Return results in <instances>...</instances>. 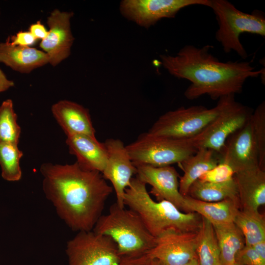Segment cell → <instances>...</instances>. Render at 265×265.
<instances>
[{
  "mask_svg": "<svg viewBox=\"0 0 265 265\" xmlns=\"http://www.w3.org/2000/svg\"><path fill=\"white\" fill-rule=\"evenodd\" d=\"M42 189L58 216L73 231L93 230L113 191L100 172L72 164L43 163Z\"/></svg>",
  "mask_w": 265,
  "mask_h": 265,
  "instance_id": "obj_1",
  "label": "cell"
},
{
  "mask_svg": "<svg viewBox=\"0 0 265 265\" xmlns=\"http://www.w3.org/2000/svg\"><path fill=\"white\" fill-rule=\"evenodd\" d=\"M212 46L187 45L176 55L161 54V64L171 75L189 80L185 97L194 100L208 95L213 100L240 93L246 80L258 77L265 69L255 70L247 61H219L210 53Z\"/></svg>",
  "mask_w": 265,
  "mask_h": 265,
  "instance_id": "obj_2",
  "label": "cell"
},
{
  "mask_svg": "<svg viewBox=\"0 0 265 265\" xmlns=\"http://www.w3.org/2000/svg\"><path fill=\"white\" fill-rule=\"evenodd\" d=\"M124 204L138 214L155 238L169 229L197 232L201 226L202 217L197 213L182 212L167 201H154L146 185L137 177L132 178L125 190Z\"/></svg>",
  "mask_w": 265,
  "mask_h": 265,
  "instance_id": "obj_3",
  "label": "cell"
},
{
  "mask_svg": "<svg viewBox=\"0 0 265 265\" xmlns=\"http://www.w3.org/2000/svg\"><path fill=\"white\" fill-rule=\"evenodd\" d=\"M93 231L110 237L122 258L146 254L155 245L156 238L138 214L116 203L110 207L108 213L100 217Z\"/></svg>",
  "mask_w": 265,
  "mask_h": 265,
  "instance_id": "obj_4",
  "label": "cell"
},
{
  "mask_svg": "<svg viewBox=\"0 0 265 265\" xmlns=\"http://www.w3.org/2000/svg\"><path fill=\"white\" fill-rule=\"evenodd\" d=\"M211 8L217 21L218 28L215 39L221 44L225 53L235 52L245 59L247 53L240 42L241 34L248 32L265 36V18L263 14L255 11L243 12L226 0H211Z\"/></svg>",
  "mask_w": 265,
  "mask_h": 265,
  "instance_id": "obj_5",
  "label": "cell"
},
{
  "mask_svg": "<svg viewBox=\"0 0 265 265\" xmlns=\"http://www.w3.org/2000/svg\"><path fill=\"white\" fill-rule=\"evenodd\" d=\"M226 96L216 106L208 108L202 106L180 107L161 115L148 132L157 136L187 140L200 133L222 110Z\"/></svg>",
  "mask_w": 265,
  "mask_h": 265,
  "instance_id": "obj_6",
  "label": "cell"
},
{
  "mask_svg": "<svg viewBox=\"0 0 265 265\" xmlns=\"http://www.w3.org/2000/svg\"><path fill=\"white\" fill-rule=\"evenodd\" d=\"M126 147L135 166L160 167L179 164L197 151L187 140L157 136L148 132L141 134Z\"/></svg>",
  "mask_w": 265,
  "mask_h": 265,
  "instance_id": "obj_7",
  "label": "cell"
},
{
  "mask_svg": "<svg viewBox=\"0 0 265 265\" xmlns=\"http://www.w3.org/2000/svg\"><path fill=\"white\" fill-rule=\"evenodd\" d=\"M252 112L236 102L234 95L226 96L219 115L200 133L187 141L196 150L208 149L219 154L228 138L247 123Z\"/></svg>",
  "mask_w": 265,
  "mask_h": 265,
  "instance_id": "obj_8",
  "label": "cell"
},
{
  "mask_svg": "<svg viewBox=\"0 0 265 265\" xmlns=\"http://www.w3.org/2000/svg\"><path fill=\"white\" fill-rule=\"evenodd\" d=\"M65 252L68 265H118L122 258L110 237L93 230L78 232Z\"/></svg>",
  "mask_w": 265,
  "mask_h": 265,
  "instance_id": "obj_9",
  "label": "cell"
},
{
  "mask_svg": "<svg viewBox=\"0 0 265 265\" xmlns=\"http://www.w3.org/2000/svg\"><path fill=\"white\" fill-rule=\"evenodd\" d=\"M211 0H123L121 14L126 19L148 29L163 18H174L182 8L193 5L210 7Z\"/></svg>",
  "mask_w": 265,
  "mask_h": 265,
  "instance_id": "obj_10",
  "label": "cell"
},
{
  "mask_svg": "<svg viewBox=\"0 0 265 265\" xmlns=\"http://www.w3.org/2000/svg\"><path fill=\"white\" fill-rule=\"evenodd\" d=\"M199 231L166 230L156 238L154 247L146 254L151 260H157L164 265L184 264L197 257Z\"/></svg>",
  "mask_w": 265,
  "mask_h": 265,
  "instance_id": "obj_11",
  "label": "cell"
},
{
  "mask_svg": "<svg viewBox=\"0 0 265 265\" xmlns=\"http://www.w3.org/2000/svg\"><path fill=\"white\" fill-rule=\"evenodd\" d=\"M107 153V159L102 174L110 181L116 197V203L124 208L125 190L130 186L136 168L130 157L126 146L120 139L109 138L104 143Z\"/></svg>",
  "mask_w": 265,
  "mask_h": 265,
  "instance_id": "obj_12",
  "label": "cell"
},
{
  "mask_svg": "<svg viewBox=\"0 0 265 265\" xmlns=\"http://www.w3.org/2000/svg\"><path fill=\"white\" fill-rule=\"evenodd\" d=\"M251 118L244 126L228 138L219 154V162L229 165L235 173L259 167Z\"/></svg>",
  "mask_w": 265,
  "mask_h": 265,
  "instance_id": "obj_13",
  "label": "cell"
},
{
  "mask_svg": "<svg viewBox=\"0 0 265 265\" xmlns=\"http://www.w3.org/2000/svg\"><path fill=\"white\" fill-rule=\"evenodd\" d=\"M135 167L136 177L146 185L151 186L150 193L156 197L157 201H168L184 212L185 196L179 191L180 176L174 167L149 165Z\"/></svg>",
  "mask_w": 265,
  "mask_h": 265,
  "instance_id": "obj_14",
  "label": "cell"
},
{
  "mask_svg": "<svg viewBox=\"0 0 265 265\" xmlns=\"http://www.w3.org/2000/svg\"><path fill=\"white\" fill-rule=\"evenodd\" d=\"M73 12L53 10L47 18L49 27L47 36L39 46L49 57V63L55 66L68 57L74 41L71 29Z\"/></svg>",
  "mask_w": 265,
  "mask_h": 265,
  "instance_id": "obj_15",
  "label": "cell"
},
{
  "mask_svg": "<svg viewBox=\"0 0 265 265\" xmlns=\"http://www.w3.org/2000/svg\"><path fill=\"white\" fill-rule=\"evenodd\" d=\"M51 111L66 136L83 134L96 137L89 110L82 106L60 100L52 106Z\"/></svg>",
  "mask_w": 265,
  "mask_h": 265,
  "instance_id": "obj_16",
  "label": "cell"
},
{
  "mask_svg": "<svg viewBox=\"0 0 265 265\" xmlns=\"http://www.w3.org/2000/svg\"><path fill=\"white\" fill-rule=\"evenodd\" d=\"M66 144L69 153L76 157L81 167L102 173L107 159L104 143L100 142L96 137L74 134L67 136Z\"/></svg>",
  "mask_w": 265,
  "mask_h": 265,
  "instance_id": "obj_17",
  "label": "cell"
},
{
  "mask_svg": "<svg viewBox=\"0 0 265 265\" xmlns=\"http://www.w3.org/2000/svg\"><path fill=\"white\" fill-rule=\"evenodd\" d=\"M240 210L259 211L265 204V171L259 167L235 173Z\"/></svg>",
  "mask_w": 265,
  "mask_h": 265,
  "instance_id": "obj_18",
  "label": "cell"
},
{
  "mask_svg": "<svg viewBox=\"0 0 265 265\" xmlns=\"http://www.w3.org/2000/svg\"><path fill=\"white\" fill-rule=\"evenodd\" d=\"M240 209L238 198L209 202L198 200L188 195L185 196L184 212H196L212 225L234 222Z\"/></svg>",
  "mask_w": 265,
  "mask_h": 265,
  "instance_id": "obj_19",
  "label": "cell"
},
{
  "mask_svg": "<svg viewBox=\"0 0 265 265\" xmlns=\"http://www.w3.org/2000/svg\"><path fill=\"white\" fill-rule=\"evenodd\" d=\"M0 62L21 73H29L49 63L44 52L30 47L15 46L7 40L0 43Z\"/></svg>",
  "mask_w": 265,
  "mask_h": 265,
  "instance_id": "obj_20",
  "label": "cell"
},
{
  "mask_svg": "<svg viewBox=\"0 0 265 265\" xmlns=\"http://www.w3.org/2000/svg\"><path fill=\"white\" fill-rule=\"evenodd\" d=\"M219 161L218 154L210 149L200 148L179 163L184 173L179 177V191L181 194L186 196L191 185Z\"/></svg>",
  "mask_w": 265,
  "mask_h": 265,
  "instance_id": "obj_21",
  "label": "cell"
},
{
  "mask_svg": "<svg viewBox=\"0 0 265 265\" xmlns=\"http://www.w3.org/2000/svg\"><path fill=\"white\" fill-rule=\"evenodd\" d=\"M213 227L219 250L221 265H233L236 255L245 245L242 233L234 222Z\"/></svg>",
  "mask_w": 265,
  "mask_h": 265,
  "instance_id": "obj_22",
  "label": "cell"
},
{
  "mask_svg": "<svg viewBox=\"0 0 265 265\" xmlns=\"http://www.w3.org/2000/svg\"><path fill=\"white\" fill-rule=\"evenodd\" d=\"M187 195L198 200L209 202L228 198H238L234 177L230 181L218 183L206 182L198 179L191 185Z\"/></svg>",
  "mask_w": 265,
  "mask_h": 265,
  "instance_id": "obj_23",
  "label": "cell"
},
{
  "mask_svg": "<svg viewBox=\"0 0 265 265\" xmlns=\"http://www.w3.org/2000/svg\"><path fill=\"white\" fill-rule=\"evenodd\" d=\"M234 223L242 233L245 245H253L265 240V220L259 211L239 210Z\"/></svg>",
  "mask_w": 265,
  "mask_h": 265,
  "instance_id": "obj_24",
  "label": "cell"
},
{
  "mask_svg": "<svg viewBox=\"0 0 265 265\" xmlns=\"http://www.w3.org/2000/svg\"><path fill=\"white\" fill-rule=\"evenodd\" d=\"M196 254L199 265H221L219 250L213 225L202 217Z\"/></svg>",
  "mask_w": 265,
  "mask_h": 265,
  "instance_id": "obj_25",
  "label": "cell"
},
{
  "mask_svg": "<svg viewBox=\"0 0 265 265\" xmlns=\"http://www.w3.org/2000/svg\"><path fill=\"white\" fill-rule=\"evenodd\" d=\"M23 156L17 144L0 142V166L2 178L9 182L19 181L22 176L20 160Z\"/></svg>",
  "mask_w": 265,
  "mask_h": 265,
  "instance_id": "obj_26",
  "label": "cell"
},
{
  "mask_svg": "<svg viewBox=\"0 0 265 265\" xmlns=\"http://www.w3.org/2000/svg\"><path fill=\"white\" fill-rule=\"evenodd\" d=\"M21 132L12 101L6 100L0 106V142L18 145Z\"/></svg>",
  "mask_w": 265,
  "mask_h": 265,
  "instance_id": "obj_27",
  "label": "cell"
},
{
  "mask_svg": "<svg viewBox=\"0 0 265 265\" xmlns=\"http://www.w3.org/2000/svg\"><path fill=\"white\" fill-rule=\"evenodd\" d=\"M254 136L257 144L259 167L265 171V103L262 102L251 115Z\"/></svg>",
  "mask_w": 265,
  "mask_h": 265,
  "instance_id": "obj_28",
  "label": "cell"
},
{
  "mask_svg": "<svg viewBox=\"0 0 265 265\" xmlns=\"http://www.w3.org/2000/svg\"><path fill=\"white\" fill-rule=\"evenodd\" d=\"M235 174L234 170L229 165L220 162L202 175L199 180L210 183H223L233 179Z\"/></svg>",
  "mask_w": 265,
  "mask_h": 265,
  "instance_id": "obj_29",
  "label": "cell"
},
{
  "mask_svg": "<svg viewBox=\"0 0 265 265\" xmlns=\"http://www.w3.org/2000/svg\"><path fill=\"white\" fill-rule=\"evenodd\" d=\"M235 262L240 265H265V260L252 246L245 245L236 255Z\"/></svg>",
  "mask_w": 265,
  "mask_h": 265,
  "instance_id": "obj_30",
  "label": "cell"
},
{
  "mask_svg": "<svg viewBox=\"0 0 265 265\" xmlns=\"http://www.w3.org/2000/svg\"><path fill=\"white\" fill-rule=\"evenodd\" d=\"M7 40L11 44L23 47H30L36 42V39L29 31H20Z\"/></svg>",
  "mask_w": 265,
  "mask_h": 265,
  "instance_id": "obj_31",
  "label": "cell"
},
{
  "mask_svg": "<svg viewBox=\"0 0 265 265\" xmlns=\"http://www.w3.org/2000/svg\"><path fill=\"white\" fill-rule=\"evenodd\" d=\"M151 261L146 254L139 256L123 257L118 265H151Z\"/></svg>",
  "mask_w": 265,
  "mask_h": 265,
  "instance_id": "obj_32",
  "label": "cell"
},
{
  "mask_svg": "<svg viewBox=\"0 0 265 265\" xmlns=\"http://www.w3.org/2000/svg\"><path fill=\"white\" fill-rule=\"evenodd\" d=\"M29 31L36 39H44L48 35V30L40 21H37L31 25L29 27Z\"/></svg>",
  "mask_w": 265,
  "mask_h": 265,
  "instance_id": "obj_33",
  "label": "cell"
},
{
  "mask_svg": "<svg viewBox=\"0 0 265 265\" xmlns=\"http://www.w3.org/2000/svg\"><path fill=\"white\" fill-rule=\"evenodd\" d=\"M14 85V82L8 80L0 69V93L4 92Z\"/></svg>",
  "mask_w": 265,
  "mask_h": 265,
  "instance_id": "obj_34",
  "label": "cell"
},
{
  "mask_svg": "<svg viewBox=\"0 0 265 265\" xmlns=\"http://www.w3.org/2000/svg\"><path fill=\"white\" fill-rule=\"evenodd\" d=\"M251 246L255 249L258 254L264 260H265V240L258 242Z\"/></svg>",
  "mask_w": 265,
  "mask_h": 265,
  "instance_id": "obj_35",
  "label": "cell"
},
{
  "mask_svg": "<svg viewBox=\"0 0 265 265\" xmlns=\"http://www.w3.org/2000/svg\"><path fill=\"white\" fill-rule=\"evenodd\" d=\"M182 265H199L198 260L197 258H194L188 262Z\"/></svg>",
  "mask_w": 265,
  "mask_h": 265,
  "instance_id": "obj_36",
  "label": "cell"
},
{
  "mask_svg": "<svg viewBox=\"0 0 265 265\" xmlns=\"http://www.w3.org/2000/svg\"><path fill=\"white\" fill-rule=\"evenodd\" d=\"M151 265H164L162 263L157 260H152Z\"/></svg>",
  "mask_w": 265,
  "mask_h": 265,
  "instance_id": "obj_37",
  "label": "cell"
},
{
  "mask_svg": "<svg viewBox=\"0 0 265 265\" xmlns=\"http://www.w3.org/2000/svg\"><path fill=\"white\" fill-rule=\"evenodd\" d=\"M233 265H238V264H234Z\"/></svg>",
  "mask_w": 265,
  "mask_h": 265,
  "instance_id": "obj_38",
  "label": "cell"
}]
</instances>
